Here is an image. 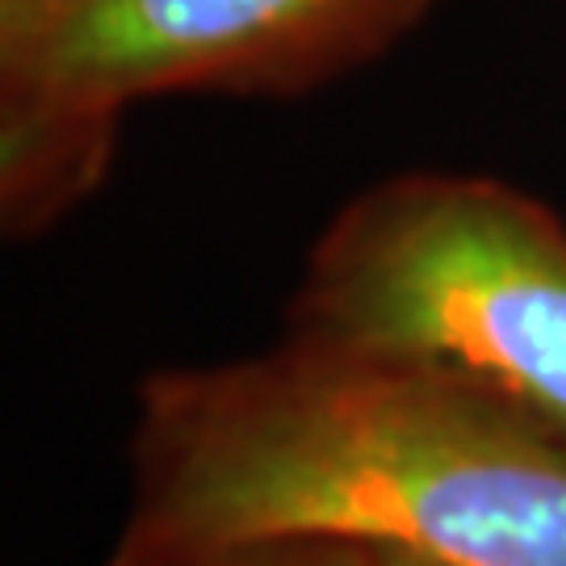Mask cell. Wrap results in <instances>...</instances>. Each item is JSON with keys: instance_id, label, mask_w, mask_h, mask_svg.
Masks as SVG:
<instances>
[{"instance_id": "5b68a950", "label": "cell", "mask_w": 566, "mask_h": 566, "mask_svg": "<svg viewBox=\"0 0 566 566\" xmlns=\"http://www.w3.org/2000/svg\"><path fill=\"white\" fill-rule=\"evenodd\" d=\"M382 566H446V563H432V558H420V554H407V549H382Z\"/></svg>"}, {"instance_id": "277c9868", "label": "cell", "mask_w": 566, "mask_h": 566, "mask_svg": "<svg viewBox=\"0 0 566 566\" xmlns=\"http://www.w3.org/2000/svg\"><path fill=\"white\" fill-rule=\"evenodd\" d=\"M172 566H382V554L344 537H256Z\"/></svg>"}, {"instance_id": "6da1fadb", "label": "cell", "mask_w": 566, "mask_h": 566, "mask_svg": "<svg viewBox=\"0 0 566 566\" xmlns=\"http://www.w3.org/2000/svg\"><path fill=\"white\" fill-rule=\"evenodd\" d=\"M109 566L344 537L446 566H566V441L453 369L285 336L143 382Z\"/></svg>"}, {"instance_id": "3957f363", "label": "cell", "mask_w": 566, "mask_h": 566, "mask_svg": "<svg viewBox=\"0 0 566 566\" xmlns=\"http://www.w3.org/2000/svg\"><path fill=\"white\" fill-rule=\"evenodd\" d=\"M285 336L453 369L566 441V223L495 177H386L315 240Z\"/></svg>"}, {"instance_id": "7a4b0ae2", "label": "cell", "mask_w": 566, "mask_h": 566, "mask_svg": "<svg viewBox=\"0 0 566 566\" xmlns=\"http://www.w3.org/2000/svg\"><path fill=\"white\" fill-rule=\"evenodd\" d=\"M437 0H0V214L39 235L109 172L126 109L298 97L386 55Z\"/></svg>"}]
</instances>
